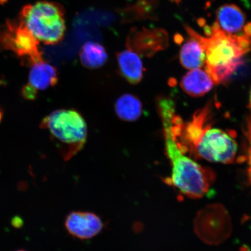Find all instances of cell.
<instances>
[{"label": "cell", "instance_id": "cell-7", "mask_svg": "<svg viewBox=\"0 0 251 251\" xmlns=\"http://www.w3.org/2000/svg\"><path fill=\"white\" fill-rule=\"evenodd\" d=\"M1 42L6 49L23 59L24 64L30 66L44 59L39 41L20 21L8 22L1 36Z\"/></svg>", "mask_w": 251, "mask_h": 251}, {"label": "cell", "instance_id": "cell-6", "mask_svg": "<svg viewBox=\"0 0 251 251\" xmlns=\"http://www.w3.org/2000/svg\"><path fill=\"white\" fill-rule=\"evenodd\" d=\"M194 228L200 239L206 244L218 245L230 236L232 226L230 216L219 204L206 206L198 213Z\"/></svg>", "mask_w": 251, "mask_h": 251}, {"label": "cell", "instance_id": "cell-19", "mask_svg": "<svg viewBox=\"0 0 251 251\" xmlns=\"http://www.w3.org/2000/svg\"><path fill=\"white\" fill-rule=\"evenodd\" d=\"M12 225L13 226L16 228H20L23 225V221L20 218L15 217L12 221Z\"/></svg>", "mask_w": 251, "mask_h": 251}, {"label": "cell", "instance_id": "cell-5", "mask_svg": "<svg viewBox=\"0 0 251 251\" xmlns=\"http://www.w3.org/2000/svg\"><path fill=\"white\" fill-rule=\"evenodd\" d=\"M19 21L39 42L46 45H55L64 38L65 10L58 3L43 1L25 5Z\"/></svg>", "mask_w": 251, "mask_h": 251}, {"label": "cell", "instance_id": "cell-16", "mask_svg": "<svg viewBox=\"0 0 251 251\" xmlns=\"http://www.w3.org/2000/svg\"><path fill=\"white\" fill-rule=\"evenodd\" d=\"M115 112L121 120L134 122L137 120L143 112V105L140 99L131 94L122 95L116 101Z\"/></svg>", "mask_w": 251, "mask_h": 251}, {"label": "cell", "instance_id": "cell-3", "mask_svg": "<svg viewBox=\"0 0 251 251\" xmlns=\"http://www.w3.org/2000/svg\"><path fill=\"white\" fill-rule=\"evenodd\" d=\"M186 30L191 37L196 39L205 52V71L215 84L227 82L244 65L243 56L238 36L225 32L215 23L211 36L204 37L189 27Z\"/></svg>", "mask_w": 251, "mask_h": 251}, {"label": "cell", "instance_id": "cell-9", "mask_svg": "<svg viewBox=\"0 0 251 251\" xmlns=\"http://www.w3.org/2000/svg\"><path fill=\"white\" fill-rule=\"evenodd\" d=\"M66 229L72 236L80 240H88L102 230L103 222L98 215L92 212H72L66 218Z\"/></svg>", "mask_w": 251, "mask_h": 251}, {"label": "cell", "instance_id": "cell-15", "mask_svg": "<svg viewBox=\"0 0 251 251\" xmlns=\"http://www.w3.org/2000/svg\"><path fill=\"white\" fill-rule=\"evenodd\" d=\"M79 56L81 64L90 70L102 67L108 60L107 52L104 47L94 42L84 44L80 50Z\"/></svg>", "mask_w": 251, "mask_h": 251}, {"label": "cell", "instance_id": "cell-10", "mask_svg": "<svg viewBox=\"0 0 251 251\" xmlns=\"http://www.w3.org/2000/svg\"><path fill=\"white\" fill-rule=\"evenodd\" d=\"M119 73L128 83L136 84L142 80L144 68L139 54L128 49L117 55Z\"/></svg>", "mask_w": 251, "mask_h": 251}, {"label": "cell", "instance_id": "cell-8", "mask_svg": "<svg viewBox=\"0 0 251 251\" xmlns=\"http://www.w3.org/2000/svg\"><path fill=\"white\" fill-rule=\"evenodd\" d=\"M168 36L161 29H137L131 31L127 39L128 49L139 55L151 56L168 46Z\"/></svg>", "mask_w": 251, "mask_h": 251}, {"label": "cell", "instance_id": "cell-2", "mask_svg": "<svg viewBox=\"0 0 251 251\" xmlns=\"http://www.w3.org/2000/svg\"><path fill=\"white\" fill-rule=\"evenodd\" d=\"M157 106L164 128L166 151L172 168L171 177L166 178L165 182L176 188L181 195L201 199L209 192L215 180V173L197 164L178 147L173 128L176 110L172 100L166 97L159 98Z\"/></svg>", "mask_w": 251, "mask_h": 251}, {"label": "cell", "instance_id": "cell-13", "mask_svg": "<svg viewBox=\"0 0 251 251\" xmlns=\"http://www.w3.org/2000/svg\"><path fill=\"white\" fill-rule=\"evenodd\" d=\"M217 21L216 22L221 30L225 32L233 34L243 29L246 23V15L234 4H225L218 9Z\"/></svg>", "mask_w": 251, "mask_h": 251}, {"label": "cell", "instance_id": "cell-4", "mask_svg": "<svg viewBox=\"0 0 251 251\" xmlns=\"http://www.w3.org/2000/svg\"><path fill=\"white\" fill-rule=\"evenodd\" d=\"M41 128L48 130L65 161L76 154L85 144L87 128L79 112L72 109H58L43 119Z\"/></svg>", "mask_w": 251, "mask_h": 251}, {"label": "cell", "instance_id": "cell-11", "mask_svg": "<svg viewBox=\"0 0 251 251\" xmlns=\"http://www.w3.org/2000/svg\"><path fill=\"white\" fill-rule=\"evenodd\" d=\"M29 82L27 84L35 90H45L54 86L58 82L56 69L45 60H42L30 66Z\"/></svg>", "mask_w": 251, "mask_h": 251}, {"label": "cell", "instance_id": "cell-22", "mask_svg": "<svg viewBox=\"0 0 251 251\" xmlns=\"http://www.w3.org/2000/svg\"><path fill=\"white\" fill-rule=\"evenodd\" d=\"M172 1H175L176 2H177L179 1H180V0H172Z\"/></svg>", "mask_w": 251, "mask_h": 251}, {"label": "cell", "instance_id": "cell-21", "mask_svg": "<svg viewBox=\"0 0 251 251\" xmlns=\"http://www.w3.org/2000/svg\"><path fill=\"white\" fill-rule=\"evenodd\" d=\"M249 106H250V109H251V90L250 96V102H249Z\"/></svg>", "mask_w": 251, "mask_h": 251}, {"label": "cell", "instance_id": "cell-14", "mask_svg": "<svg viewBox=\"0 0 251 251\" xmlns=\"http://www.w3.org/2000/svg\"><path fill=\"white\" fill-rule=\"evenodd\" d=\"M205 58L202 46L193 37L182 47L180 61L182 66L187 70H196L201 67L205 62Z\"/></svg>", "mask_w": 251, "mask_h": 251}, {"label": "cell", "instance_id": "cell-18", "mask_svg": "<svg viewBox=\"0 0 251 251\" xmlns=\"http://www.w3.org/2000/svg\"><path fill=\"white\" fill-rule=\"evenodd\" d=\"M37 93L33 88L26 84L23 88L21 90V94L23 98L27 100H34L37 97Z\"/></svg>", "mask_w": 251, "mask_h": 251}, {"label": "cell", "instance_id": "cell-20", "mask_svg": "<svg viewBox=\"0 0 251 251\" xmlns=\"http://www.w3.org/2000/svg\"><path fill=\"white\" fill-rule=\"evenodd\" d=\"M244 34L246 35L251 37V23L248 24L244 27Z\"/></svg>", "mask_w": 251, "mask_h": 251}, {"label": "cell", "instance_id": "cell-17", "mask_svg": "<svg viewBox=\"0 0 251 251\" xmlns=\"http://www.w3.org/2000/svg\"><path fill=\"white\" fill-rule=\"evenodd\" d=\"M245 134H246L248 142H249V169H248V175H249L250 183L251 184V118L248 119Z\"/></svg>", "mask_w": 251, "mask_h": 251}, {"label": "cell", "instance_id": "cell-1", "mask_svg": "<svg viewBox=\"0 0 251 251\" xmlns=\"http://www.w3.org/2000/svg\"><path fill=\"white\" fill-rule=\"evenodd\" d=\"M210 104L196 112L185 123L176 113L173 128L180 150L189 156L212 162L231 164L236 158L237 143L233 134L212 127Z\"/></svg>", "mask_w": 251, "mask_h": 251}, {"label": "cell", "instance_id": "cell-12", "mask_svg": "<svg viewBox=\"0 0 251 251\" xmlns=\"http://www.w3.org/2000/svg\"><path fill=\"white\" fill-rule=\"evenodd\" d=\"M214 84L206 71L196 69L188 72L182 78L180 86L188 95L199 97L208 93Z\"/></svg>", "mask_w": 251, "mask_h": 251}, {"label": "cell", "instance_id": "cell-23", "mask_svg": "<svg viewBox=\"0 0 251 251\" xmlns=\"http://www.w3.org/2000/svg\"><path fill=\"white\" fill-rule=\"evenodd\" d=\"M25 251V250H19V251Z\"/></svg>", "mask_w": 251, "mask_h": 251}]
</instances>
